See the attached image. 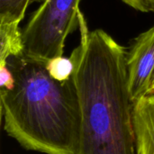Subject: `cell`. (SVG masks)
<instances>
[{
    "instance_id": "6da1fadb",
    "label": "cell",
    "mask_w": 154,
    "mask_h": 154,
    "mask_svg": "<svg viewBox=\"0 0 154 154\" xmlns=\"http://www.w3.org/2000/svg\"><path fill=\"white\" fill-rule=\"evenodd\" d=\"M79 25L80 43L70 56L82 110L78 154H137L128 54L105 31L88 32L82 14Z\"/></svg>"
},
{
    "instance_id": "7a4b0ae2",
    "label": "cell",
    "mask_w": 154,
    "mask_h": 154,
    "mask_svg": "<svg viewBox=\"0 0 154 154\" xmlns=\"http://www.w3.org/2000/svg\"><path fill=\"white\" fill-rule=\"evenodd\" d=\"M6 64L14 78L12 89H0L6 134L29 151L79 153L82 110L74 77L58 81L46 62L23 54L9 57Z\"/></svg>"
},
{
    "instance_id": "3957f363",
    "label": "cell",
    "mask_w": 154,
    "mask_h": 154,
    "mask_svg": "<svg viewBox=\"0 0 154 154\" xmlns=\"http://www.w3.org/2000/svg\"><path fill=\"white\" fill-rule=\"evenodd\" d=\"M80 0H44L23 33V55L47 62L63 56L67 36L79 25Z\"/></svg>"
},
{
    "instance_id": "277c9868",
    "label": "cell",
    "mask_w": 154,
    "mask_h": 154,
    "mask_svg": "<svg viewBox=\"0 0 154 154\" xmlns=\"http://www.w3.org/2000/svg\"><path fill=\"white\" fill-rule=\"evenodd\" d=\"M128 88L133 102L149 95L154 73V26L140 34L127 55Z\"/></svg>"
},
{
    "instance_id": "5b68a950",
    "label": "cell",
    "mask_w": 154,
    "mask_h": 154,
    "mask_svg": "<svg viewBox=\"0 0 154 154\" xmlns=\"http://www.w3.org/2000/svg\"><path fill=\"white\" fill-rule=\"evenodd\" d=\"M133 125L137 154H154V93L134 103Z\"/></svg>"
},
{
    "instance_id": "8992f818",
    "label": "cell",
    "mask_w": 154,
    "mask_h": 154,
    "mask_svg": "<svg viewBox=\"0 0 154 154\" xmlns=\"http://www.w3.org/2000/svg\"><path fill=\"white\" fill-rule=\"evenodd\" d=\"M23 53V33L18 24L0 23V64L6 63L11 56Z\"/></svg>"
},
{
    "instance_id": "52a82bcc",
    "label": "cell",
    "mask_w": 154,
    "mask_h": 154,
    "mask_svg": "<svg viewBox=\"0 0 154 154\" xmlns=\"http://www.w3.org/2000/svg\"><path fill=\"white\" fill-rule=\"evenodd\" d=\"M32 0H0V23H19L23 19Z\"/></svg>"
},
{
    "instance_id": "ba28073f",
    "label": "cell",
    "mask_w": 154,
    "mask_h": 154,
    "mask_svg": "<svg viewBox=\"0 0 154 154\" xmlns=\"http://www.w3.org/2000/svg\"><path fill=\"white\" fill-rule=\"evenodd\" d=\"M46 68L51 78L60 82L70 79L74 75V63L71 58H53L46 62Z\"/></svg>"
},
{
    "instance_id": "9c48e42d",
    "label": "cell",
    "mask_w": 154,
    "mask_h": 154,
    "mask_svg": "<svg viewBox=\"0 0 154 154\" xmlns=\"http://www.w3.org/2000/svg\"><path fill=\"white\" fill-rule=\"evenodd\" d=\"M14 78L6 63L0 64V89L10 90L14 87Z\"/></svg>"
},
{
    "instance_id": "30bf717a",
    "label": "cell",
    "mask_w": 154,
    "mask_h": 154,
    "mask_svg": "<svg viewBox=\"0 0 154 154\" xmlns=\"http://www.w3.org/2000/svg\"><path fill=\"white\" fill-rule=\"evenodd\" d=\"M131 7L144 13H154V0H122Z\"/></svg>"
},
{
    "instance_id": "8fae6325",
    "label": "cell",
    "mask_w": 154,
    "mask_h": 154,
    "mask_svg": "<svg viewBox=\"0 0 154 154\" xmlns=\"http://www.w3.org/2000/svg\"><path fill=\"white\" fill-rule=\"evenodd\" d=\"M152 93H154V73H153V76H152V88H151V93H150V94H152Z\"/></svg>"
}]
</instances>
